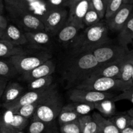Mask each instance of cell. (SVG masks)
<instances>
[{"instance_id": "6da1fadb", "label": "cell", "mask_w": 133, "mask_h": 133, "mask_svg": "<svg viewBox=\"0 0 133 133\" xmlns=\"http://www.w3.org/2000/svg\"><path fill=\"white\" fill-rule=\"evenodd\" d=\"M99 65L92 52L71 55L66 61L62 76L68 88L74 87L91 76Z\"/></svg>"}, {"instance_id": "7a4b0ae2", "label": "cell", "mask_w": 133, "mask_h": 133, "mask_svg": "<svg viewBox=\"0 0 133 133\" xmlns=\"http://www.w3.org/2000/svg\"><path fill=\"white\" fill-rule=\"evenodd\" d=\"M4 3L11 20L23 31H45L41 18L30 10L26 0H4Z\"/></svg>"}, {"instance_id": "3957f363", "label": "cell", "mask_w": 133, "mask_h": 133, "mask_svg": "<svg viewBox=\"0 0 133 133\" xmlns=\"http://www.w3.org/2000/svg\"><path fill=\"white\" fill-rule=\"evenodd\" d=\"M108 41V27L105 23L100 22L79 33L71 43L70 53L71 55H77L92 52L96 48L106 44Z\"/></svg>"}, {"instance_id": "277c9868", "label": "cell", "mask_w": 133, "mask_h": 133, "mask_svg": "<svg viewBox=\"0 0 133 133\" xmlns=\"http://www.w3.org/2000/svg\"><path fill=\"white\" fill-rule=\"evenodd\" d=\"M63 106L62 97L56 87L50 93L40 100L32 116V120L54 123Z\"/></svg>"}, {"instance_id": "5b68a950", "label": "cell", "mask_w": 133, "mask_h": 133, "mask_svg": "<svg viewBox=\"0 0 133 133\" xmlns=\"http://www.w3.org/2000/svg\"><path fill=\"white\" fill-rule=\"evenodd\" d=\"M133 83H128L119 79L107 77L90 76L75 87L77 89L100 91L112 92L123 91L130 88Z\"/></svg>"}, {"instance_id": "8992f818", "label": "cell", "mask_w": 133, "mask_h": 133, "mask_svg": "<svg viewBox=\"0 0 133 133\" xmlns=\"http://www.w3.org/2000/svg\"><path fill=\"white\" fill-rule=\"evenodd\" d=\"M51 59V54L46 51L36 52H26L21 54L9 57V60L12 63L19 74H23L32 70L48 60Z\"/></svg>"}, {"instance_id": "52a82bcc", "label": "cell", "mask_w": 133, "mask_h": 133, "mask_svg": "<svg viewBox=\"0 0 133 133\" xmlns=\"http://www.w3.org/2000/svg\"><path fill=\"white\" fill-rule=\"evenodd\" d=\"M68 12L64 7H49L41 18L46 32L56 35L66 23Z\"/></svg>"}, {"instance_id": "ba28073f", "label": "cell", "mask_w": 133, "mask_h": 133, "mask_svg": "<svg viewBox=\"0 0 133 133\" xmlns=\"http://www.w3.org/2000/svg\"><path fill=\"white\" fill-rule=\"evenodd\" d=\"M129 50L127 47L119 45H104L92 52L99 65L115 62L124 58Z\"/></svg>"}, {"instance_id": "9c48e42d", "label": "cell", "mask_w": 133, "mask_h": 133, "mask_svg": "<svg viewBox=\"0 0 133 133\" xmlns=\"http://www.w3.org/2000/svg\"><path fill=\"white\" fill-rule=\"evenodd\" d=\"M56 87L55 85H52L48 88L38 90H30L28 92L21 95L16 100L10 103L3 104L6 110L13 111L26 104L37 102L44 99L46 95L50 93Z\"/></svg>"}, {"instance_id": "30bf717a", "label": "cell", "mask_w": 133, "mask_h": 133, "mask_svg": "<svg viewBox=\"0 0 133 133\" xmlns=\"http://www.w3.org/2000/svg\"><path fill=\"white\" fill-rule=\"evenodd\" d=\"M116 95L112 92H100L91 90L74 88L69 91V99L73 102L96 103L105 99H111Z\"/></svg>"}, {"instance_id": "8fae6325", "label": "cell", "mask_w": 133, "mask_h": 133, "mask_svg": "<svg viewBox=\"0 0 133 133\" xmlns=\"http://www.w3.org/2000/svg\"><path fill=\"white\" fill-rule=\"evenodd\" d=\"M70 11L67 22L84 28V18L91 6V0H70Z\"/></svg>"}, {"instance_id": "7c38bea8", "label": "cell", "mask_w": 133, "mask_h": 133, "mask_svg": "<svg viewBox=\"0 0 133 133\" xmlns=\"http://www.w3.org/2000/svg\"><path fill=\"white\" fill-rule=\"evenodd\" d=\"M27 38V44L31 48L37 50L46 51L51 46V38L50 34L45 31L25 32Z\"/></svg>"}, {"instance_id": "4fadbf2b", "label": "cell", "mask_w": 133, "mask_h": 133, "mask_svg": "<svg viewBox=\"0 0 133 133\" xmlns=\"http://www.w3.org/2000/svg\"><path fill=\"white\" fill-rule=\"evenodd\" d=\"M133 10V5L123 4L120 9L107 20L108 28L113 31H119L129 19Z\"/></svg>"}, {"instance_id": "5bb4252c", "label": "cell", "mask_w": 133, "mask_h": 133, "mask_svg": "<svg viewBox=\"0 0 133 133\" xmlns=\"http://www.w3.org/2000/svg\"><path fill=\"white\" fill-rule=\"evenodd\" d=\"M55 70V65L53 59H50L32 70L22 74V78L29 83L37 78L52 75Z\"/></svg>"}, {"instance_id": "9a60e30c", "label": "cell", "mask_w": 133, "mask_h": 133, "mask_svg": "<svg viewBox=\"0 0 133 133\" xmlns=\"http://www.w3.org/2000/svg\"><path fill=\"white\" fill-rule=\"evenodd\" d=\"M123 59L124 58L115 62L105 65H99L93 72L91 76L107 77L118 79L122 71Z\"/></svg>"}, {"instance_id": "2e32d148", "label": "cell", "mask_w": 133, "mask_h": 133, "mask_svg": "<svg viewBox=\"0 0 133 133\" xmlns=\"http://www.w3.org/2000/svg\"><path fill=\"white\" fill-rule=\"evenodd\" d=\"M2 39L8 41L16 46L25 45L27 43L24 31H22L15 24L12 23L8 24L5 29Z\"/></svg>"}, {"instance_id": "e0dca14e", "label": "cell", "mask_w": 133, "mask_h": 133, "mask_svg": "<svg viewBox=\"0 0 133 133\" xmlns=\"http://www.w3.org/2000/svg\"><path fill=\"white\" fill-rule=\"evenodd\" d=\"M1 121L15 130H23L29 123V119L16 114L10 110H7Z\"/></svg>"}, {"instance_id": "ac0fdd59", "label": "cell", "mask_w": 133, "mask_h": 133, "mask_svg": "<svg viewBox=\"0 0 133 133\" xmlns=\"http://www.w3.org/2000/svg\"><path fill=\"white\" fill-rule=\"evenodd\" d=\"M80 30L81 29L77 26L67 22L56 35L60 43L66 44L71 43L79 35Z\"/></svg>"}, {"instance_id": "d6986e66", "label": "cell", "mask_w": 133, "mask_h": 133, "mask_svg": "<svg viewBox=\"0 0 133 133\" xmlns=\"http://www.w3.org/2000/svg\"><path fill=\"white\" fill-rule=\"evenodd\" d=\"M119 44L127 47L128 44L132 43L133 40V10L129 19L119 31L118 37Z\"/></svg>"}, {"instance_id": "ffe728a7", "label": "cell", "mask_w": 133, "mask_h": 133, "mask_svg": "<svg viewBox=\"0 0 133 133\" xmlns=\"http://www.w3.org/2000/svg\"><path fill=\"white\" fill-rule=\"evenodd\" d=\"M133 73V50H129L123 59L122 71L118 79L125 82L132 83V76Z\"/></svg>"}, {"instance_id": "44dd1931", "label": "cell", "mask_w": 133, "mask_h": 133, "mask_svg": "<svg viewBox=\"0 0 133 133\" xmlns=\"http://www.w3.org/2000/svg\"><path fill=\"white\" fill-rule=\"evenodd\" d=\"M92 117L98 126V131L101 133H122L109 119H106L101 114L94 112Z\"/></svg>"}, {"instance_id": "7402d4cb", "label": "cell", "mask_w": 133, "mask_h": 133, "mask_svg": "<svg viewBox=\"0 0 133 133\" xmlns=\"http://www.w3.org/2000/svg\"><path fill=\"white\" fill-rule=\"evenodd\" d=\"M23 90V86L17 82H12L6 85L2 95L3 104L12 102L16 100L22 95Z\"/></svg>"}, {"instance_id": "603a6c76", "label": "cell", "mask_w": 133, "mask_h": 133, "mask_svg": "<svg viewBox=\"0 0 133 133\" xmlns=\"http://www.w3.org/2000/svg\"><path fill=\"white\" fill-rule=\"evenodd\" d=\"M80 117V115L75 111L73 103H70L62 107L58 116V123L60 125H63L78 119Z\"/></svg>"}, {"instance_id": "cb8c5ba5", "label": "cell", "mask_w": 133, "mask_h": 133, "mask_svg": "<svg viewBox=\"0 0 133 133\" xmlns=\"http://www.w3.org/2000/svg\"><path fill=\"white\" fill-rule=\"evenodd\" d=\"M53 123H45L32 120L29 125L27 133H55Z\"/></svg>"}, {"instance_id": "d4e9b609", "label": "cell", "mask_w": 133, "mask_h": 133, "mask_svg": "<svg viewBox=\"0 0 133 133\" xmlns=\"http://www.w3.org/2000/svg\"><path fill=\"white\" fill-rule=\"evenodd\" d=\"M26 52L27 51L20 47L16 46L3 39H0V57H10Z\"/></svg>"}, {"instance_id": "484cf974", "label": "cell", "mask_w": 133, "mask_h": 133, "mask_svg": "<svg viewBox=\"0 0 133 133\" xmlns=\"http://www.w3.org/2000/svg\"><path fill=\"white\" fill-rule=\"evenodd\" d=\"M95 109L97 110L101 115L106 117H111L115 113V102L112 99H105L94 103Z\"/></svg>"}, {"instance_id": "4316f807", "label": "cell", "mask_w": 133, "mask_h": 133, "mask_svg": "<svg viewBox=\"0 0 133 133\" xmlns=\"http://www.w3.org/2000/svg\"><path fill=\"white\" fill-rule=\"evenodd\" d=\"M81 133H95L98 130V126L92 116L89 115L81 116L79 118Z\"/></svg>"}, {"instance_id": "83f0119b", "label": "cell", "mask_w": 133, "mask_h": 133, "mask_svg": "<svg viewBox=\"0 0 133 133\" xmlns=\"http://www.w3.org/2000/svg\"><path fill=\"white\" fill-rule=\"evenodd\" d=\"M53 77L52 75L39 78L28 83V89L29 90H38L48 88L51 86L53 83Z\"/></svg>"}, {"instance_id": "f1b7e54d", "label": "cell", "mask_w": 133, "mask_h": 133, "mask_svg": "<svg viewBox=\"0 0 133 133\" xmlns=\"http://www.w3.org/2000/svg\"><path fill=\"white\" fill-rule=\"evenodd\" d=\"M18 74V72L9 60L0 59V77L9 79Z\"/></svg>"}, {"instance_id": "f546056e", "label": "cell", "mask_w": 133, "mask_h": 133, "mask_svg": "<svg viewBox=\"0 0 133 133\" xmlns=\"http://www.w3.org/2000/svg\"><path fill=\"white\" fill-rule=\"evenodd\" d=\"M40 102V101L32 103V104H26V105L19 107V108L12 111V112L16 114H18L19 116L26 117V118L30 119L31 117H32L33 115L35 114V111H36V108H37Z\"/></svg>"}, {"instance_id": "4dcf8cb0", "label": "cell", "mask_w": 133, "mask_h": 133, "mask_svg": "<svg viewBox=\"0 0 133 133\" xmlns=\"http://www.w3.org/2000/svg\"><path fill=\"white\" fill-rule=\"evenodd\" d=\"M109 119L115 125V126L120 131L123 130L127 126L131 125V122L132 118L128 114L119 115V116L111 117Z\"/></svg>"}, {"instance_id": "1f68e13d", "label": "cell", "mask_w": 133, "mask_h": 133, "mask_svg": "<svg viewBox=\"0 0 133 133\" xmlns=\"http://www.w3.org/2000/svg\"><path fill=\"white\" fill-rule=\"evenodd\" d=\"M101 18H100L98 13L94 10L92 6L91 5L89 10L86 14L84 18V26H87V27L94 26L99 23L101 20Z\"/></svg>"}, {"instance_id": "d6a6232c", "label": "cell", "mask_w": 133, "mask_h": 133, "mask_svg": "<svg viewBox=\"0 0 133 133\" xmlns=\"http://www.w3.org/2000/svg\"><path fill=\"white\" fill-rule=\"evenodd\" d=\"M75 111L81 116L88 115L90 112L95 109L94 103L83 102H73Z\"/></svg>"}, {"instance_id": "836d02e7", "label": "cell", "mask_w": 133, "mask_h": 133, "mask_svg": "<svg viewBox=\"0 0 133 133\" xmlns=\"http://www.w3.org/2000/svg\"><path fill=\"white\" fill-rule=\"evenodd\" d=\"M61 125L60 131L61 133H81L79 120Z\"/></svg>"}, {"instance_id": "e575fe53", "label": "cell", "mask_w": 133, "mask_h": 133, "mask_svg": "<svg viewBox=\"0 0 133 133\" xmlns=\"http://www.w3.org/2000/svg\"><path fill=\"white\" fill-rule=\"evenodd\" d=\"M123 0H110L107 8L105 18L106 20L110 18L114 13H116L123 5Z\"/></svg>"}, {"instance_id": "d590c367", "label": "cell", "mask_w": 133, "mask_h": 133, "mask_svg": "<svg viewBox=\"0 0 133 133\" xmlns=\"http://www.w3.org/2000/svg\"><path fill=\"white\" fill-rule=\"evenodd\" d=\"M91 5L98 13L101 19L105 18L107 8V4L105 0H91Z\"/></svg>"}, {"instance_id": "8d00e7d4", "label": "cell", "mask_w": 133, "mask_h": 133, "mask_svg": "<svg viewBox=\"0 0 133 133\" xmlns=\"http://www.w3.org/2000/svg\"><path fill=\"white\" fill-rule=\"evenodd\" d=\"M112 100L114 102L119 101L122 100H127L133 104V86L130 88L122 91L119 95H116L112 98Z\"/></svg>"}, {"instance_id": "74e56055", "label": "cell", "mask_w": 133, "mask_h": 133, "mask_svg": "<svg viewBox=\"0 0 133 133\" xmlns=\"http://www.w3.org/2000/svg\"><path fill=\"white\" fill-rule=\"evenodd\" d=\"M49 7H64L69 5L70 0H48Z\"/></svg>"}, {"instance_id": "f35d334b", "label": "cell", "mask_w": 133, "mask_h": 133, "mask_svg": "<svg viewBox=\"0 0 133 133\" xmlns=\"http://www.w3.org/2000/svg\"><path fill=\"white\" fill-rule=\"evenodd\" d=\"M16 130L9 127L0 120V133H15Z\"/></svg>"}, {"instance_id": "ab89813d", "label": "cell", "mask_w": 133, "mask_h": 133, "mask_svg": "<svg viewBox=\"0 0 133 133\" xmlns=\"http://www.w3.org/2000/svg\"><path fill=\"white\" fill-rule=\"evenodd\" d=\"M8 80L9 79H7V78L0 77V98L2 96L3 94L4 91L5 89V87L6 86Z\"/></svg>"}, {"instance_id": "60d3db41", "label": "cell", "mask_w": 133, "mask_h": 133, "mask_svg": "<svg viewBox=\"0 0 133 133\" xmlns=\"http://www.w3.org/2000/svg\"><path fill=\"white\" fill-rule=\"evenodd\" d=\"M8 26V21L3 15H0V28L5 29Z\"/></svg>"}, {"instance_id": "b9f144b4", "label": "cell", "mask_w": 133, "mask_h": 133, "mask_svg": "<svg viewBox=\"0 0 133 133\" xmlns=\"http://www.w3.org/2000/svg\"><path fill=\"white\" fill-rule=\"evenodd\" d=\"M122 133H133V126L130 125L121 131Z\"/></svg>"}, {"instance_id": "7bdbcfd3", "label": "cell", "mask_w": 133, "mask_h": 133, "mask_svg": "<svg viewBox=\"0 0 133 133\" xmlns=\"http://www.w3.org/2000/svg\"><path fill=\"white\" fill-rule=\"evenodd\" d=\"M4 9H5V3L4 0H0V15H3Z\"/></svg>"}, {"instance_id": "ee69618b", "label": "cell", "mask_w": 133, "mask_h": 133, "mask_svg": "<svg viewBox=\"0 0 133 133\" xmlns=\"http://www.w3.org/2000/svg\"><path fill=\"white\" fill-rule=\"evenodd\" d=\"M127 114L129 115L132 118H133V108H131V109L127 111Z\"/></svg>"}, {"instance_id": "f6af8a7d", "label": "cell", "mask_w": 133, "mask_h": 133, "mask_svg": "<svg viewBox=\"0 0 133 133\" xmlns=\"http://www.w3.org/2000/svg\"><path fill=\"white\" fill-rule=\"evenodd\" d=\"M123 4H131V5H133V0H123Z\"/></svg>"}, {"instance_id": "bcb514c9", "label": "cell", "mask_w": 133, "mask_h": 133, "mask_svg": "<svg viewBox=\"0 0 133 133\" xmlns=\"http://www.w3.org/2000/svg\"><path fill=\"white\" fill-rule=\"evenodd\" d=\"M4 31H5V29L0 28V39H3V37L4 35Z\"/></svg>"}, {"instance_id": "7dc6e473", "label": "cell", "mask_w": 133, "mask_h": 133, "mask_svg": "<svg viewBox=\"0 0 133 133\" xmlns=\"http://www.w3.org/2000/svg\"><path fill=\"white\" fill-rule=\"evenodd\" d=\"M15 133H25V132L24 131H23V130H16Z\"/></svg>"}, {"instance_id": "c3c4849f", "label": "cell", "mask_w": 133, "mask_h": 133, "mask_svg": "<svg viewBox=\"0 0 133 133\" xmlns=\"http://www.w3.org/2000/svg\"><path fill=\"white\" fill-rule=\"evenodd\" d=\"M105 2L107 3V5H108V4H109V3L110 2V0H105Z\"/></svg>"}, {"instance_id": "681fc988", "label": "cell", "mask_w": 133, "mask_h": 133, "mask_svg": "<svg viewBox=\"0 0 133 133\" xmlns=\"http://www.w3.org/2000/svg\"><path fill=\"white\" fill-rule=\"evenodd\" d=\"M131 125L132 126H133V118H132V121H131Z\"/></svg>"}, {"instance_id": "f907efd6", "label": "cell", "mask_w": 133, "mask_h": 133, "mask_svg": "<svg viewBox=\"0 0 133 133\" xmlns=\"http://www.w3.org/2000/svg\"><path fill=\"white\" fill-rule=\"evenodd\" d=\"M95 133H101V132H100L99 131H98V130H97V131L96 132H95Z\"/></svg>"}, {"instance_id": "816d5d0a", "label": "cell", "mask_w": 133, "mask_h": 133, "mask_svg": "<svg viewBox=\"0 0 133 133\" xmlns=\"http://www.w3.org/2000/svg\"><path fill=\"white\" fill-rule=\"evenodd\" d=\"M132 83H133V73H132Z\"/></svg>"}, {"instance_id": "f5cc1de1", "label": "cell", "mask_w": 133, "mask_h": 133, "mask_svg": "<svg viewBox=\"0 0 133 133\" xmlns=\"http://www.w3.org/2000/svg\"><path fill=\"white\" fill-rule=\"evenodd\" d=\"M55 133H61V132H56Z\"/></svg>"}, {"instance_id": "db71d44e", "label": "cell", "mask_w": 133, "mask_h": 133, "mask_svg": "<svg viewBox=\"0 0 133 133\" xmlns=\"http://www.w3.org/2000/svg\"><path fill=\"white\" fill-rule=\"evenodd\" d=\"M132 43H133V40H132Z\"/></svg>"}]
</instances>
